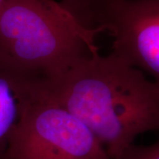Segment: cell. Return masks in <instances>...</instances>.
Listing matches in <instances>:
<instances>
[{
  "label": "cell",
  "instance_id": "9c48e42d",
  "mask_svg": "<svg viewBox=\"0 0 159 159\" xmlns=\"http://www.w3.org/2000/svg\"><path fill=\"white\" fill-rule=\"evenodd\" d=\"M46 2L48 3H51V4H54V3H57V1H55V0H45Z\"/></svg>",
  "mask_w": 159,
  "mask_h": 159
},
{
  "label": "cell",
  "instance_id": "52a82bcc",
  "mask_svg": "<svg viewBox=\"0 0 159 159\" xmlns=\"http://www.w3.org/2000/svg\"><path fill=\"white\" fill-rule=\"evenodd\" d=\"M119 159H159V140L151 145H132Z\"/></svg>",
  "mask_w": 159,
  "mask_h": 159
},
{
  "label": "cell",
  "instance_id": "5b68a950",
  "mask_svg": "<svg viewBox=\"0 0 159 159\" xmlns=\"http://www.w3.org/2000/svg\"><path fill=\"white\" fill-rule=\"evenodd\" d=\"M42 87L0 57V159L29 104L39 97Z\"/></svg>",
  "mask_w": 159,
  "mask_h": 159
},
{
  "label": "cell",
  "instance_id": "7a4b0ae2",
  "mask_svg": "<svg viewBox=\"0 0 159 159\" xmlns=\"http://www.w3.org/2000/svg\"><path fill=\"white\" fill-rule=\"evenodd\" d=\"M99 33L82 27L59 2L7 0L0 11V57L43 89L98 51Z\"/></svg>",
  "mask_w": 159,
  "mask_h": 159
},
{
  "label": "cell",
  "instance_id": "8992f818",
  "mask_svg": "<svg viewBox=\"0 0 159 159\" xmlns=\"http://www.w3.org/2000/svg\"><path fill=\"white\" fill-rule=\"evenodd\" d=\"M101 0H61L59 4L86 29H90L91 14Z\"/></svg>",
  "mask_w": 159,
  "mask_h": 159
},
{
  "label": "cell",
  "instance_id": "277c9868",
  "mask_svg": "<svg viewBox=\"0 0 159 159\" xmlns=\"http://www.w3.org/2000/svg\"><path fill=\"white\" fill-rule=\"evenodd\" d=\"M90 28L108 33L111 53L149 75L159 88V0H101Z\"/></svg>",
  "mask_w": 159,
  "mask_h": 159
},
{
  "label": "cell",
  "instance_id": "6da1fadb",
  "mask_svg": "<svg viewBox=\"0 0 159 159\" xmlns=\"http://www.w3.org/2000/svg\"><path fill=\"white\" fill-rule=\"evenodd\" d=\"M42 94L81 120L111 159L159 131V88L111 52L94 51Z\"/></svg>",
  "mask_w": 159,
  "mask_h": 159
},
{
  "label": "cell",
  "instance_id": "ba28073f",
  "mask_svg": "<svg viewBox=\"0 0 159 159\" xmlns=\"http://www.w3.org/2000/svg\"><path fill=\"white\" fill-rule=\"evenodd\" d=\"M6 1H7V0H0V11H1L2 7L5 5V3H6Z\"/></svg>",
  "mask_w": 159,
  "mask_h": 159
},
{
  "label": "cell",
  "instance_id": "3957f363",
  "mask_svg": "<svg viewBox=\"0 0 159 159\" xmlns=\"http://www.w3.org/2000/svg\"><path fill=\"white\" fill-rule=\"evenodd\" d=\"M4 159H111L89 127L41 93L29 104Z\"/></svg>",
  "mask_w": 159,
  "mask_h": 159
}]
</instances>
